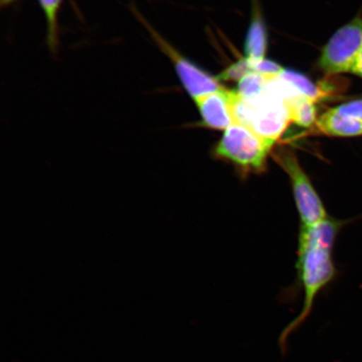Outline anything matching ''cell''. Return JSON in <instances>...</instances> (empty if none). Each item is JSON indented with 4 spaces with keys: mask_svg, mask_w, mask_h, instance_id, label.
Listing matches in <instances>:
<instances>
[{
    "mask_svg": "<svg viewBox=\"0 0 362 362\" xmlns=\"http://www.w3.org/2000/svg\"><path fill=\"white\" fill-rule=\"evenodd\" d=\"M142 21L147 26L153 40L173 63L176 74H177L181 84L193 100L223 88L218 80L206 74L200 67L194 64L192 62L189 61L187 58L180 55L173 47H171L165 40L156 33V30H153L151 26H149L144 20H142Z\"/></svg>",
    "mask_w": 362,
    "mask_h": 362,
    "instance_id": "obj_6",
    "label": "cell"
},
{
    "mask_svg": "<svg viewBox=\"0 0 362 362\" xmlns=\"http://www.w3.org/2000/svg\"><path fill=\"white\" fill-rule=\"evenodd\" d=\"M234 90L225 88L194 99L203 124L211 129L226 130L235 122Z\"/></svg>",
    "mask_w": 362,
    "mask_h": 362,
    "instance_id": "obj_8",
    "label": "cell"
},
{
    "mask_svg": "<svg viewBox=\"0 0 362 362\" xmlns=\"http://www.w3.org/2000/svg\"><path fill=\"white\" fill-rule=\"evenodd\" d=\"M273 146L248 127L235 123L225 130L217 143L215 156L233 163L242 170L262 172Z\"/></svg>",
    "mask_w": 362,
    "mask_h": 362,
    "instance_id": "obj_3",
    "label": "cell"
},
{
    "mask_svg": "<svg viewBox=\"0 0 362 362\" xmlns=\"http://www.w3.org/2000/svg\"><path fill=\"white\" fill-rule=\"evenodd\" d=\"M269 81L256 71L249 72L238 81V89L235 92L239 98L245 100H252L266 92Z\"/></svg>",
    "mask_w": 362,
    "mask_h": 362,
    "instance_id": "obj_12",
    "label": "cell"
},
{
    "mask_svg": "<svg viewBox=\"0 0 362 362\" xmlns=\"http://www.w3.org/2000/svg\"><path fill=\"white\" fill-rule=\"evenodd\" d=\"M279 78L291 86L298 94L303 95L315 103L327 95V93H325L322 88L317 87L305 76L298 74L296 71L284 70Z\"/></svg>",
    "mask_w": 362,
    "mask_h": 362,
    "instance_id": "obj_11",
    "label": "cell"
},
{
    "mask_svg": "<svg viewBox=\"0 0 362 362\" xmlns=\"http://www.w3.org/2000/svg\"><path fill=\"white\" fill-rule=\"evenodd\" d=\"M293 123L303 128H310L316 123L315 102L303 95L296 94L285 100Z\"/></svg>",
    "mask_w": 362,
    "mask_h": 362,
    "instance_id": "obj_9",
    "label": "cell"
},
{
    "mask_svg": "<svg viewBox=\"0 0 362 362\" xmlns=\"http://www.w3.org/2000/svg\"><path fill=\"white\" fill-rule=\"evenodd\" d=\"M315 126L320 133L333 137L362 135V99L330 108L318 117Z\"/></svg>",
    "mask_w": 362,
    "mask_h": 362,
    "instance_id": "obj_7",
    "label": "cell"
},
{
    "mask_svg": "<svg viewBox=\"0 0 362 362\" xmlns=\"http://www.w3.org/2000/svg\"><path fill=\"white\" fill-rule=\"evenodd\" d=\"M339 228V223L329 218L301 228L298 269L304 291V305L300 313L279 334L278 344L283 355L288 351L289 337L305 323L313 310L317 296L334 278L336 270L332 250Z\"/></svg>",
    "mask_w": 362,
    "mask_h": 362,
    "instance_id": "obj_1",
    "label": "cell"
},
{
    "mask_svg": "<svg viewBox=\"0 0 362 362\" xmlns=\"http://www.w3.org/2000/svg\"><path fill=\"white\" fill-rule=\"evenodd\" d=\"M352 74L360 76L362 78V49L358 58L356 62L354 68H353Z\"/></svg>",
    "mask_w": 362,
    "mask_h": 362,
    "instance_id": "obj_16",
    "label": "cell"
},
{
    "mask_svg": "<svg viewBox=\"0 0 362 362\" xmlns=\"http://www.w3.org/2000/svg\"><path fill=\"white\" fill-rule=\"evenodd\" d=\"M47 25L49 47L53 49L58 42V15L64 0H38Z\"/></svg>",
    "mask_w": 362,
    "mask_h": 362,
    "instance_id": "obj_13",
    "label": "cell"
},
{
    "mask_svg": "<svg viewBox=\"0 0 362 362\" xmlns=\"http://www.w3.org/2000/svg\"><path fill=\"white\" fill-rule=\"evenodd\" d=\"M247 60L252 68L257 63L264 60L266 51V34L260 21L252 23L248 30L245 45Z\"/></svg>",
    "mask_w": 362,
    "mask_h": 362,
    "instance_id": "obj_10",
    "label": "cell"
},
{
    "mask_svg": "<svg viewBox=\"0 0 362 362\" xmlns=\"http://www.w3.org/2000/svg\"><path fill=\"white\" fill-rule=\"evenodd\" d=\"M233 103L235 122L248 127L274 146L291 122L285 99L269 88L252 100H245L235 93Z\"/></svg>",
    "mask_w": 362,
    "mask_h": 362,
    "instance_id": "obj_2",
    "label": "cell"
},
{
    "mask_svg": "<svg viewBox=\"0 0 362 362\" xmlns=\"http://www.w3.org/2000/svg\"><path fill=\"white\" fill-rule=\"evenodd\" d=\"M275 158L291 180L302 226H313L328 219L322 201L296 156L289 151H280Z\"/></svg>",
    "mask_w": 362,
    "mask_h": 362,
    "instance_id": "obj_5",
    "label": "cell"
},
{
    "mask_svg": "<svg viewBox=\"0 0 362 362\" xmlns=\"http://www.w3.org/2000/svg\"><path fill=\"white\" fill-rule=\"evenodd\" d=\"M284 70L283 67L277 64V63L265 60V59L253 67V71L257 72V74L264 76L265 78L269 81L279 78Z\"/></svg>",
    "mask_w": 362,
    "mask_h": 362,
    "instance_id": "obj_14",
    "label": "cell"
},
{
    "mask_svg": "<svg viewBox=\"0 0 362 362\" xmlns=\"http://www.w3.org/2000/svg\"><path fill=\"white\" fill-rule=\"evenodd\" d=\"M253 71L250 63L248 62L247 59L240 61L236 64L230 66L226 69L221 78L225 80H235L240 81L244 76H246L249 72Z\"/></svg>",
    "mask_w": 362,
    "mask_h": 362,
    "instance_id": "obj_15",
    "label": "cell"
},
{
    "mask_svg": "<svg viewBox=\"0 0 362 362\" xmlns=\"http://www.w3.org/2000/svg\"><path fill=\"white\" fill-rule=\"evenodd\" d=\"M362 49V17L339 28L325 45L319 66L328 76L352 74Z\"/></svg>",
    "mask_w": 362,
    "mask_h": 362,
    "instance_id": "obj_4",
    "label": "cell"
}]
</instances>
